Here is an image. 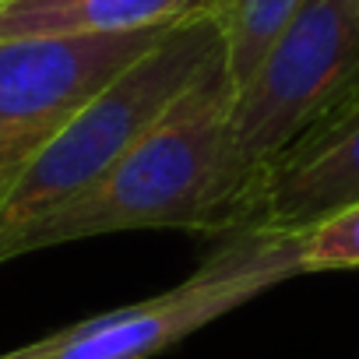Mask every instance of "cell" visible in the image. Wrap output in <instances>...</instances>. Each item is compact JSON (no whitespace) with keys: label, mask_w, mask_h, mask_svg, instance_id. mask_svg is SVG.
Masks as SVG:
<instances>
[{"label":"cell","mask_w":359,"mask_h":359,"mask_svg":"<svg viewBox=\"0 0 359 359\" xmlns=\"http://www.w3.org/2000/svg\"><path fill=\"white\" fill-rule=\"evenodd\" d=\"M0 4H8V0H0Z\"/></svg>","instance_id":"11"},{"label":"cell","mask_w":359,"mask_h":359,"mask_svg":"<svg viewBox=\"0 0 359 359\" xmlns=\"http://www.w3.org/2000/svg\"><path fill=\"white\" fill-rule=\"evenodd\" d=\"M208 8L212 0H8L0 4V39L172 29Z\"/></svg>","instance_id":"7"},{"label":"cell","mask_w":359,"mask_h":359,"mask_svg":"<svg viewBox=\"0 0 359 359\" xmlns=\"http://www.w3.org/2000/svg\"><path fill=\"white\" fill-rule=\"evenodd\" d=\"M306 0H212L208 15L219 25L222 53L236 92L257 74L271 46L292 25Z\"/></svg>","instance_id":"8"},{"label":"cell","mask_w":359,"mask_h":359,"mask_svg":"<svg viewBox=\"0 0 359 359\" xmlns=\"http://www.w3.org/2000/svg\"><path fill=\"white\" fill-rule=\"evenodd\" d=\"M355 92L359 0H306L257 74L236 92L233 169L240 194L250 176L348 106Z\"/></svg>","instance_id":"4"},{"label":"cell","mask_w":359,"mask_h":359,"mask_svg":"<svg viewBox=\"0 0 359 359\" xmlns=\"http://www.w3.org/2000/svg\"><path fill=\"white\" fill-rule=\"evenodd\" d=\"M172 29L0 39V201L81 109Z\"/></svg>","instance_id":"5"},{"label":"cell","mask_w":359,"mask_h":359,"mask_svg":"<svg viewBox=\"0 0 359 359\" xmlns=\"http://www.w3.org/2000/svg\"><path fill=\"white\" fill-rule=\"evenodd\" d=\"M296 275H303L296 233H226L205 264L180 285L74 320L0 352V359H151Z\"/></svg>","instance_id":"3"},{"label":"cell","mask_w":359,"mask_h":359,"mask_svg":"<svg viewBox=\"0 0 359 359\" xmlns=\"http://www.w3.org/2000/svg\"><path fill=\"white\" fill-rule=\"evenodd\" d=\"M233 106L236 85L226 53H219L95 187L32 226L18 240L15 257L130 229H201L222 236L240 198Z\"/></svg>","instance_id":"1"},{"label":"cell","mask_w":359,"mask_h":359,"mask_svg":"<svg viewBox=\"0 0 359 359\" xmlns=\"http://www.w3.org/2000/svg\"><path fill=\"white\" fill-rule=\"evenodd\" d=\"M222 53L212 15L176 25L148 57L102 88L15 180L0 201V264L46 215L60 212L127 155V148Z\"/></svg>","instance_id":"2"},{"label":"cell","mask_w":359,"mask_h":359,"mask_svg":"<svg viewBox=\"0 0 359 359\" xmlns=\"http://www.w3.org/2000/svg\"><path fill=\"white\" fill-rule=\"evenodd\" d=\"M355 102H359V92L352 95V102H348V106H355ZM348 106H341V109H348ZM341 109H338V113H341Z\"/></svg>","instance_id":"10"},{"label":"cell","mask_w":359,"mask_h":359,"mask_svg":"<svg viewBox=\"0 0 359 359\" xmlns=\"http://www.w3.org/2000/svg\"><path fill=\"white\" fill-rule=\"evenodd\" d=\"M296 261L303 275L359 268V201H348L299 229Z\"/></svg>","instance_id":"9"},{"label":"cell","mask_w":359,"mask_h":359,"mask_svg":"<svg viewBox=\"0 0 359 359\" xmlns=\"http://www.w3.org/2000/svg\"><path fill=\"white\" fill-rule=\"evenodd\" d=\"M348 201H359V102L250 176L226 233H299Z\"/></svg>","instance_id":"6"}]
</instances>
